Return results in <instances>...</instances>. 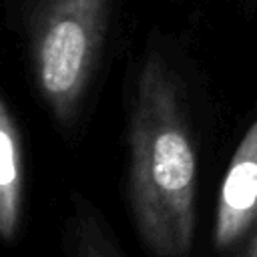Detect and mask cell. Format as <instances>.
<instances>
[{"label":"cell","mask_w":257,"mask_h":257,"mask_svg":"<svg viewBox=\"0 0 257 257\" xmlns=\"http://www.w3.org/2000/svg\"><path fill=\"white\" fill-rule=\"evenodd\" d=\"M112 0H34L28 54L34 88L58 126L70 128L98 68Z\"/></svg>","instance_id":"obj_2"},{"label":"cell","mask_w":257,"mask_h":257,"mask_svg":"<svg viewBox=\"0 0 257 257\" xmlns=\"http://www.w3.org/2000/svg\"><path fill=\"white\" fill-rule=\"evenodd\" d=\"M24 205V157L20 124L10 102L0 100V237L14 243Z\"/></svg>","instance_id":"obj_4"},{"label":"cell","mask_w":257,"mask_h":257,"mask_svg":"<svg viewBox=\"0 0 257 257\" xmlns=\"http://www.w3.org/2000/svg\"><path fill=\"white\" fill-rule=\"evenodd\" d=\"M197 151L177 80L157 52L141 66L128 118V205L155 257H189Z\"/></svg>","instance_id":"obj_1"},{"label":"cell","mask_w":257,"mask_h":257,"mask_svg":"<svg viewBox=\"0 0 257 257\" xmlns=\"http://www.w3.org/2000/svg\"><path fill=\"white\" fill-rule=\"evenodd\" d=\"M243 257H257V227L253 229V233L249 235V243L245 247Z\"/></svg>","instance_id":"obj_6"},{"label":"cell","mask_w":257,"mask_h":257,"mask_svg":"<svg viewBox=\"0 0 257 257\" xmlns=\"http://www.w3.org/2000/svg\"><path fill=\"white\" fill-rule=\"evenodd\" d=\"M257 227V118L237 145L219 189L215 247L233 249Z\"/></svg>","instance_id":"obj_3"},{"label":"cell","mask_w":257,"mask_h":257,"mask_svg":"<svg viewBox=\"0 0 257 257\" xmlns=\"http://www.w3.org/2000/svg\"><path fill=\"white\" fill-rule=\"evenodd\" d=\"M70 219V257H124L100 213L82 197H74Z\"/></svg>","instance_id":"obj_5"}]
</instances>
